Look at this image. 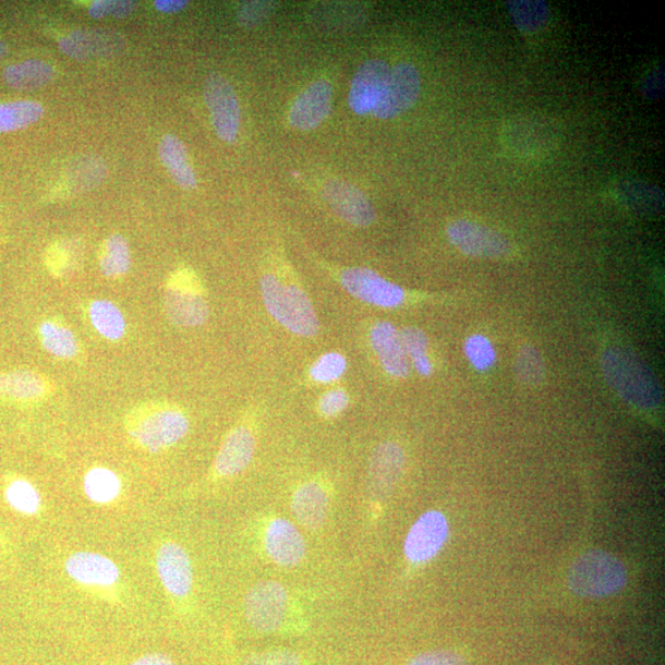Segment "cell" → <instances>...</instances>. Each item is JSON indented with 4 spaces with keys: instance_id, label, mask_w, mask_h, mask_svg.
Instances as JSON below:
<instances>
[{
    "instance_id": "1",
    "label": "cell",
    "mask_w": 665,
    "mask_h": 665,
    "mask_svg": "<svg viewBox=\"0 0 665 665\" xmlns=\"http://www.w3.org/2000/svg\"><path fill=\"white\" fill-rule=\"evenodd\" d=\"M123 427L140 449L157 454L173 448L190 430L183 408L167 401H147L131 408Z\"/></svg>"
},
{
    "instance_id": "2",
    "label": "cell",
    "mask_w": 665,
    "mask_h": 665,
    "mask_svg": "<svg viewBox=\"0 0 665 665\" xmlns=\"http://www.w3.org/2000/svg\"><path fill=\"white\" fill-rule=\"evenodd\" d=\"M264 305L273 318L300 337H315L319 323L307 293L298 283L275 274H265L261 282Z\"/></svg>"
},
{
    "instance_id": "3",
    "label": "cell",
    "mask_w": 665,
    "mask_h": 665,
    "mask_svg": "<svg viewBox=\"0 0 665 665\" xmlns=\"http://www.w3.org/2000/svg\"><path fill=\"white\" fill-rule=\"evenodd\" d=\"M604 375L625 401L642 410L657 408L663 399L661 388L641 361L629 351L610 348L603 354Z\"/></svg>"
},
{
    "instance_id": "4",
    "label": "cell",
    "mask_w": 665,
    "mask_h": 665,
    "mask_svg": "<svg viewBox=\"0 0 665 665\" xmlns=\"http://www.w3.org/2000/svg\"><path fill=\"white\" fill-rule=\"evenodd\" d=\"M627 569L620 558L605 551H589L577 558L568 576V584L577 595L604 597L625 587Z\"/></svg>"
},
{
    "instance_id": "5",
    "label": "cell",
    "mask_w": 665,
    "mask_h": 665,
    "mask_svg": "<svg viewBox=\"0 0 665 665\" xmlns=\"http://www.w3.org/2000/svg\"><path fill=\"white\" fill-rule=\"evenodd\" d=\"M164 307L168 318L179 327H197L207 321L205 288L192 269L182 268L170 275L165 287Z\"/></svg>"
},
{
    "instance_id": "6",
    "label": "cell",
    "mask_w": 665,
    "mask_h": 665,
    "mask_svg": "<svg viewBox=\"0 0 665 665\" xmlns=\"http://www.w3.org/2000/svg\"><path fill=\"white\" fill-rule=\"evenodd\" d=\"M291 607L288 588L277 581L256 583L244 598L246 621L263 633H278L287 629Z\"/></svg>"
},
{
    "instance_id": "7",
    "label": "cell",
    "mask_w": 665,
    "mask_h": 665,
    "mask_svg": "<svg viewBox=\"0 0 665 665\" xmlns=\"http://www.w3.org/2000/svg\"><path fill=\"white\" fill-rule=\"evenodd\" d=\"M256 448L254 424L243 421L227 433L218 449L208 480L220 482L243 472L252 462Z\"/></svg>"
},
{
    "instance_id": "8",
    "label": "cell",
    "mask_w": 665,
    "mask_h": 665,
    "mask_svg": "<svg viewBox=\"0 0 665 665\" xmlns=\"http://www.w3.org/2000/svg\"><path fill=\"white\" fill-rule=\"evenodd\" d=\"M262 544L271 563L282 568L299 566L307 554L305 536L287 518L273 517L265 521Z\"/></svg>"
},
{
    "instance_id": "9",
    "label": "cell",
    "mask_w": 665,
    "mask_h": 665,
    "mask_svg": "<svg viewBox=\"0 0 665 665\" xmlns=\"http://www.w3.org/2000/svg\"><path fill=\"white\" fill-rule=\"evenodd\" d=\"M204 97L217 136L227 144H233L239 135L241 110L231 83L221 74L208 75Z\"/></svg>"
},
{
    "instance_id": "10",
    "label": "cell",
    "mask_w": 665,
    "mask_h": 665,
    "mask_svg": "<svg viewBox=\"0 0 665 665\" xmlns=\"http://www.w3.org/2000/svg\"><path fill=\"white\" fill-rule=\"evenodd\" d=\"M339 281L351 297L376 307L396 309L407 300V293L401 287L366 268L341 270Z\"/></svg>"
},
{
    "instance_id": "11",
    "label": "cell",
    "mask_w": 665,
    "mask_h": 665,
    "mask_svg": "<svg viewBox=\"0 0 665 665\" xmlns=\"http://www.w3.org/2000/svg\"><path fill=\"white\" fill-rule=\"evenodd\" d=\"M421 74L411 63H399L389 71L382 98L373 113L376 118L388 120L411 109L420 98Z\"/></svg>"
},
{
    "instance_id": "12",
    "label": "cell",
    "mask_w": 665,
    "mask_h": 665,
    "mask_svg": "<svg viewBox=\"0 0 665 665\" xmlns=\"http://www.w3.org/2000/svg\"><path fill=\"white\" fill-rule=\"evenodd\" d=\"M449 521L439 510H430L418 519L404 540V556L414 566L430 563L449 537Z\"/></svg>"
},
{
    "instance_id": "13",
    "label": "cell",
    "mask_w": 665,
    "mask_h": 665,
    "mask_svg": "<svg viewBox=\"0 0 665 665\" xmlns=\"http://www.w3.org/2000/svg\"><path fill=\"white\" fill-rule=\"evenodd\" d=\"M448 235L456 249L474 258L500 259L511 252L505 235L476 222L454 221L448 227Z\"/></svg>"
},
{
    "instance_id": "14",
    "label": "cell",
    "mask_w": 665,
    "mask_h": 665,
    "mask_svg": "<svg viewBox=\"0 0 665 665\" xmlns=\"http://www.w3.org/2000/svg\"><path fill=\"white\" fill-rule=\"evenodd\" d=\"M65 572L88 591H112L120 582L118 565L107 556L89 551H80L66 558Z\"/></svg>"
},
{
    "instance_id": "15",
    "label": "cell",
    "mask_w": 665,
    "mask_h": 665,
    "mask_svg": "<svg viewBox=\"0 0 665 665\" xmlns=\"http://www.w3.org/2000/svg\"><path fill=\"white\" fill-rule=\"evenodd\" d=\"M156 567L161 585L170 596L182 601L192 593L193 565L183 546L174 541L161 544L157 549Z\"/></svg>"
},
{
    "instance_id": "16",
    "label": "cell",
    "mask_w": 665,
    "mask_h": 665,
    "mask_svg": "<svg viewBox=\"0 0 665 665\" xmlns=\"http://www.w3.org/2000/svg\"><path fill=\"white\" fill-rule=\"evenodd\" d=\"M125 37L118 32L77 31L62 37L59 43L60 50L77 61L104 59L120 55L125 49Z\"/></svg>"
},
{
    "instance_id": "17",
    "label": "cell",
    "mask_w": 665,
    "mask_h": 665,
    "mask_svg": "<svg viewBox=\"0 0 665 665\" xmlns=\"http://www.w3.org/2000/svg\"><path fill=\"white\" fill-rule=\"evenodd\" d=\"M330 506L331 492L322 480L302 482L292 494V515L307 530L315 531L325 525Z\"/></svg>"
},
{
    "instance_id": "18",
    "label": "cell",
    "mask_w": 665,
    "mask_h": 665,
    "mask_svg": "<svg viewBox=\"0 0 665 665\" xmlns=\"http://www.w3.org/2000/svg\"><path fill=\"white\" fill-rule=\"evenodd\" d=\"M323 196L339 217L347 222L366 227L374 223L376 214L368 198L361 190L344 180H330L323 188Z\"/></svg>"
},
{
    "instance_id": "19",
    "label": "cell",
    "mask_w": 665,
    "mask_h": 665,
    "mask_svg": "<svg viewBox=\"0 0 665 665\" xmlns=\"http://www.w3.org/2000/svg\"><path fill=\"white\" fill-rule=\"evenodd\" d=\"M388 64L383 60H368L360 69L351 82L349 104L359 116L373 112L385 88L389 74Z\"/></svg>"
},
{
    "instance_id": "20",
    "label": "cell",
    "mask_w": 665,
    "mask_h": 665,
    "mask_svg": "<svg viewBox=\"0 0 665 665\" xmlns=\"http://www.w3.org/2000/svg\"><path fill=\"white\" fill-rule=\"evenodd\" d=\"M331 85L317 81L303 90L290 111V123L300 131H311L325 121L331 110Z\"/></svg>"
},
{
    "instance_id": "21",
    "label": "cell",
    "mask_w": 665,
    "mask_h": 665,
    "mask_svg": "<svg viewBox=\"0 0 665 665\" xmlns=\"http://www.w3.org/2000/svg\"><path fill=\"white\" fill-rule=\"evenodd\" d=\"M55 391V386L46 376L33 370H14L0 373V398L19 403L45 401Z\"/></svg>"
},
{
    "instance_id": "22",
    "label": "cell",
    "mask_w": 665,
    "mask_h": 665,
    "mask_svg": "<svg viewBox=\"0 0 665 665\" xmlns=\"http://www.w3.org/2000/svg\"><path fill=\"white\" fill-rule=\"evenodd\" d=\"M372 344L385 372L396 378L410 374V363L402 344L401 335L389 322H378L372 330Z\"/></svg>"
},
{
    "instance_id": "23",
    "label": "cell",
    "mask_w": 665,
    "mask_h": 665,
    "mask_svg": "<svg viewBox=\"0 0 665 665\" xmlns=\"http://www.w3.org/2000/svg\"><path fill=\"white\" fill-rule=\"evenodd\" d=\"M406 456L401 446L384 443L377 446L370 462V479L377 492L391 489L404 469Z\"/></svg>"
},
{
    "instance_id": "24",
    "label": "cell",
    "mask_w": 665,
    "mask_h": 665,
    "mask_svg": "<svg viewBox=\"0 0 665 665\" xmlns=\"http://www.w3.org/2000/svg\"><path fill=\"white\" fill-rule=\"evenodd\" d=\"M159 157L180 188H196L197 179L182 141L174 135H166L159 144Z\"/></svg>"
},
{
    "instance_id": "25",
    "label": "cell",
    "mask_w": 665,
    "mask_h": 665,
    "mask_svg": "<svg viewBox=\"0 0 665 665\" xmlns=\"http://www.w3.org/2000/svg\"><path fill=\"white\" fill-rule=\"evenodd\" d=\"M41 346L55 358L73 360L82 351L80 339L75 332L59 319H46L39 326Z\"/></svg>"
},
{
    "instance_id": "26",
    "label": "cell",
    "mask_w": 665,
    "mask_h": 665,
    "mask_svg": "<svg viewBox=\"0 0 665 665\" xmlns=\"http://www.w3.org/2000/svg\"><path fill=\"white\" fill-rule=\"evenodd\" d=\"M55 70L49 63L31 60L7 66L3 78L16 90H33L44 87L53 78Z\"/></svg>"
},
{
    "instance_id": "27",
    "label": "cell",
    "mask_w": 665,
    "mask_h": 665,
    "mask_svg": "<svg viewBox=\"0 0 665 665\" xmlns=\"http://www.w3.org/2000/svg\"><path fill=\"white\" fill-rule=\"evenodd\" d=\"M3 493L7 505L19 515H39L43 507L41 496L31 481L13 474L5 479Z\"/></svg>"
},
{
    "instance_id": "28",
    "label": "cell",
    "mask_w": 665,
    "mask_h": 665,
    "mask_svg": "<svg viewBox=\"0 0 665 665\" xmlns=\"http://www.w3.org/2000/svg\"><path fill=\"white\" fill-rule=\"evenodd\" d=\"M92 326L108 340L118 341L125 336L128 323L116 303L108 300H95L88 310Z\"/></svg>"
},
{
    "instance_id": "29",
    "label": "cell",
    "mask_w": 665,
    "mask_h": 665,
    "mask_svg": "<svg viewBox=\"0 0 665 665\" xmlns=\"http://www.w3.org/2000/svg\"><path fill=\"white\" fill-rule=\"evenodd\" d=\"M131 265V254L125 237L111 234L102 243L99 252V266L104 277L119 279L125 275Z\"/></svg>"
},
{
    "instance_id": "30",
    "label": "cell",
    "mask_w": 665,
    "mask_h": 665,
    "mask_svg": "<svg viewBox=\"0 0 665 665\" xmlns=\"http://www.w3.org/2000/svg\"><path fill=\"white\" fill-rule=\"evenodd\" d=\"M44 111L40 102L32 100L0 104V133L31 126L44 117Z\"/></svg>"
},
{
    "instance_id": "31",
    "label": "cell",
    "mask_w": 665,
    "mask_h": 665,
    "mask_svg": "<svg viewBox=\"0 0 665 665\" xmlns=\"http://www.w3.org/2000/svg\"><path fill=\"white\" fill-rule=\"evenodd\" d=\"M121 487L118 474L106 468H94L84 477V492L97 505H109L117 500Z\"/></svg>"
},
{
    "instance_id": "32",
    "label": "cell",
    "mask_w": 665,
    "mask_h": 665,
    "mask_svg": "<svg viewBox=\"0 0 665 665\" xmlns=\"http://www.w3.org/2000/svg\"><path fill=\"white\" fill-rule=\"evenodd\" d=\"M508 11L512 22L522 33H536L543 28L548 21V8L544 2H508Z\"/></svg>"
},
{
    "instance_id": "33",
    "label": "cell",
    "mask_w": 665,
    "mask_h": 665,
    "mask_svg": "<svg viewBox=\"0 0 665 665\" xmlns=\"http://www.w3.org/2000/svg\"><path fill=\"white\" fill-rule=\"evenodd\" d=\"M399 335H401L406 355L408 360H412L416 373L422 376H430L433 372V365L430 355H427L430 340H427L425 332L420 328L408 327L399 331Z\"/></svg>"
},
{
    "instance_id": "34",
    "label": "cell",
    "mask_w": 665,
    "mask_h": 665,
    "mask_svg": "<svg viewBox=\"0 0 665 665\" xmlns=\"http://www.w3.org/2000/svg\"><path fill=\"white\" fill-rule=\"evenodd\" d=\"M516 370L518 378L527 386H537L545 379V361L534 347L525 346L520 349Z\"/></svg>"
},
{
    "instance_id": "35",
    "label": "cell",
    "mask_w": 665,
    "mask_h": 665,
    "mask_svg": "<svg viewBox=\"0 0 665 665\" xmlns=\"http://www.w3.org/2000/svg\"><path fill=\"white\" fill-rule=\"evenodd\" d=\"M348 363L344 355L330 351L322 355L310 370V376L317 384H330L337 382L347 372Z\"/></svg>"
},
{
    "instance_id": "36",
    "label": "cell",
    "mask_w": 665,
    "mask_h": 665,
    "mask_svg": "<svg viewBox=\"0 0 665 665\" xmlns=\"http://www.w3.org/2000/svg\"><path fill=\"white\" fill-rule=\"evenodd\" d=\"M464 353L468 355L471 364L484 372L496 363L497 354L491 341L481 335H474L466 340Z\"/></svg>"
},
{
    "instance_id": "37",
    "label": "cell",
    "mask_w": 665,
    "mask_h": 665,
    "mask_svg": "<svg viewBox=\"0 0 665 665\" xmlns=\"http://www.w3.org/2000/svg\"><path fill=\"white\" fill-rule=\"evenodd\" d=\"M106 166L102 161L95 158L84 159L80 164L73 166L71 170V182L80 189L93 188L106 178Z\"/></svg>"
},
{
    "instance_id": "38",
    "label": "cell",
    "mask_w": 665,
    "mask_h": 665,
    "mask_svg": "<svg viewBox=\"0 0 665 665\" xmlns=\"http://www.w3.org/2000/svg\"><path fill=\"white\" fill-rule=\"evenodd\" d=\"M275 5L273 2H246L241 5L237 17L242 26H259L274 13Z\"/></svg>"
},
{
    "instance_id": "39",
    "label": "cell",
    "mask_w": 665,
    "mask_h": 665,
    "mask_svg": "<svg viewBox=\"0 0 665 665\" xmlns=\"http://www.w3.org/2000/svg\"><path fill=\"white\" fill-rule=\"evenodd\" d=\"M136 3L130 0H97L89 7V14L95 19L116 16L126 17L135 9Z\"/></svg>"
},
{
    "instance_id": "40",
    "label": "cell",
    "mask_w": 665,
    "mask_h": 665,
    "mask_svg": "<svg viewBox=\"0 0 665 665\" xmlns=\"http://www.w3.org/2000/svg\"><path fill=\"white\" fill-rule=\"evenodd\" d=\"M245 665H303V661L292 651L273 650L252 655Z\"/></svg>"
},
{
    "instance_id": "41",
    "label": "cell",
    "mask_w": 665,
    "mask_h": 665,
    "mask_svg": "<svg viewBox=\"0 0 665 665\" xmlns=\"http://www.w3.org/2000/svg\"><path fill=\"white\" fill-rule=\"evenodd\" d=\"M349 396L344 389H330L319 399L318 410L325 418H335L347 410Z\"/></svg>"
},
{
    "instance_id": "42",
    "label": "cell",
    "mask_w": 665,
    "mask_h": 665,
    "mask_svg": "<svg viewBox=\"0 0 665 665\" xmlns=\"http://www.w3.org/2000/svg\"><path fill=\"white\" fill-rule=\"evenodd\" d=\"M407 665H468V663L459 653L433 651L416 655Z\"/></svg>"
},
{
    "instance_id": "43",
    "label": "cell",
    "mask_w": 665,
    "mask_h": 665,
    "mask_svg": "<svg viewBox=\"0 0 665 665\" xmlns=\"http://www.w3.org/2000/svg\"><path fill=\"white\" fill-rule=\"evenodd\" d=\"M47 265L57 277H63L71 265L70 250L64 244H53L47 253Z\"/></svg>"
},
{
    "instance_id": "44",
    "label": "cell",
    "mask_w": 665,
    "mask_h": 665,
    "mask_svg": "<svg viewBox=\"0 0 665 665\" xmlns=\"http://www.w3.org/2000/svg\"><path fill=\"white\" fill-rule=\"evenodd\" d=\"M131 665H177V663L164 653H149L142 655Z\"/></svg>"
},
{
    "instance_id": "45",
    "label": "cell",
    "mask_w": 665,
    "mask_h": 665,
    "mask_svg": "<svg viewBox=\"0 0 665 665\" xmlns=\"http://www.w3.org/2000/svg\"><path fill=\"white\" fill-rule=\"evenodd\" d=\"M155 5L161 13L176 14L182 12L188 2L185 0H157Z\"/></svg>"
},
{
    "instance_id": "46",
    "label": "cell",
    "mask_w": 665,
    "mask_h": 665,
    "mask_svg": "<svg viewBox=\"0 0 665 665\" xmlns=\"http://www.w3.org/2000/svg\"><path fill=\"white\" fill-rule=\"evenodd\" d=\"M3 551H5V537L2 528H0V554H2Z\"/></svg>"
},
{
    "instance_id": "47",
    "label": "cell",
    "mask_w": 665,
    "mask_h": 665,
    "mask_svg": "<svg viewBox=\"0 0 665 665\" xmlns=\"http://www.w3.org/2000/svg\"><path fill=\"white\" fill-rule=\"evenodd\" d=\"M5 53H7V46L3 43H0V60L3 59Z\"/></svg>"
}]
</instances>
